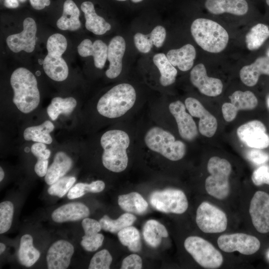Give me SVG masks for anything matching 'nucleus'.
<instances>
[{
    "label": "nucleus",
    "instance_id": "obj_1",
    "mask_svg": "<svg viewBox=\"0 0 269 269\" xmlns=\"http://www.w3.org/2000/svg\"><path fill=\"white\" fill-rule=\"evenodd\" d=\"M100 143L104 150L102 160L104 167L114 172L124 171L129 160L127 149L130 139L128 134L120 130L108 131L101 136Z\"/></svg>",
    "mask_w": 269,
    "mask_h": 269
},
{
    "label": "nucleus",
    "instance_id": "obj_2",
    "mask_svg": "<svg viewBox=\"0 0 269 269\" xmlns=\"http://www.w3.org/2000/svg\"><path fill=\"white\" fill-rule=\"evenodd\" d=\"M14 95L13 102L22 113L28 114L35 110L40 102V93L35 76L28 69L19 67L10 77Z\"/></svg>",
    "mask_w": 269,
    "mask_h": 269
},
{
    "label": "nucleus",
    "instance_id": "obj_3",
    "mask_svg": "<svg viewBox=\"0 0 269 269\" xmlns=\"http://www.w3.org/2000/svg\"><path fill=\"white\" fill-rule=\"evenodd\" d=\"M136 97L133 86L121 83L113 87L100 98L97 109L104 117L117 118L125 115L133 107Z\"/></svg>",
    "mask_w": 269,
    "mask_h": 269
},
{
    "label": "nucleus",
    "instance_id": "obj_4",
    "mask_svg": "<svg viewBox=\"0 0 269 269\" xmlns=\"http://www.w3.org/2000/svg\"><path fill=\"white\" fill-rule=\"evenodd\" d=\"M192 35L203 50L211 53H219L227 46L229 35L226 30L212 20L199 18L191 26Z\"/></svg>",
    "mask_w": 269,
    "mask_h": 269
},
{
    "label": "nucleus",
    "instance_id": "obj_5",
    "mask_svg": "<svg viewBox=\"0 0 269 269\" xmlns=\"http://www.w3.org/2000/svg\"><path fill=\"white\" fill-rule=\"evenodd\" d=\"M144 141L150 150L172 161L182 159L186 153L184 142L176 140L172 134L159 127L150 129L145 135Z\"/></svg>",
    "mask_w": 269,
    "mask_h": 269
},
{
    "label": "nucleus",
    "instance_id": "obj_6",
    "mask_svg": "<svg viewBox=\"0 0 269 269\" xmlns=\"http://www.w3.org/2000/svg\"><path fill=\"white\" fill-rule=\"evenodd\" d=\"M207 170L210 175L205 180L207 192L218 199L226 198L230 191L229 180L232 171L230 163L224 158L213 156L208 162Z\"/></svg>",
    "mask_w": 269,
    "mask_h": 269
},
{
    "label": "nucleus",
    "instance_id": "obj_7",
    "mask_svg": "<svg viewBox=\"0 0 269 269\" xmlns=\"http://www.w3.org/2000/svg\"><path fill=\"white\" fill-rule=\"evenodd\" d=\"M184 246L194 260L204 268L217 269L223 263L221 253L211 243L200 237L187 238Z\"/></svg>",
    "mask_w": 269,
    "mask_h": 269
},
{
    "label": "nucleus",
    "instance_id": "obj_8",
    "mask_svg": "<svg viewBox=\"0 0 269 269\" xmlns=\"http://www.w3.org/2000/svg\"><path fill=\"white\" fill-rule=\"evenodd\" d=\"M149 200L154 209L165 213L181 214L188 207L187 199L183 191L174 188L154 191L149 195Z\"/></svg>",
    "mask_w": 269,
    "mask_h": 269
},
{
    "label": "nucleus",
    "instance_id": "obj_9",
    "mask_svg": "<svg viewBox=\"0 0 269 269\" xmlns=\"http://www.w3.org/2000/svg\"><path fill=\"white\" fill-rule=\"evenodd\" d=\"M196 222L199 228L206 233L224 232L227 227V217L225 213L207 202L198 206Z\"/></svg>",
    "mask_w": 269,
    "mask_h": 269
},
{
    "label": "nucleus",
    "instance_id": "obj_10",
    "mask_svg": "<svg viewBox=\"0 0 269 269\" xmlns=\"http://www.w3.org/2000/svg\"><path fill=\"white\" fill-rule=\"evenodd\" d=\"M219 248L227 253L238 251L242 254L250 255L257 252L260 248V242L255 236L234 233L220 236L217 240Z\"/></svg>",
    "mask_w": 269,
    "mask_h": 269
},
{
    "label": "nucleus",
    "instance_id": "obj_11",
    "mask_svg": "<svg viewBox=\"0 0 269 269\" xmlns=\"http://www.w3.org/2000/svg\"><path fill=\"white\" fill-rule=\"evenodd\" d=\"M239 139L251 148L264 149L269 146V135L265 125L253 120L240 126L237 131Z\"/></svg>",
    "mask_w": 269,
    "mask_h": 269
},
{
    "label": "nucleus",
    "instance_id": "obj_12",
    "mask_svg": "<svg viewBox=\"0 0 269 269\" xmlns=\"http://www.w3.org/2000/svg\"><path fill=\"white\" fill-rule=\"evenodd\" d=\"M23 29L18 33L9 35L6 40L9 48L13 52L24 51L32 52L36 44L37 26L31 17L26 18L23 22Z\"/></svg>",
    "mask_w": 269,
    "mask_h": 269
},
{
    "label": "nucleus",
    "instance_id": "obj_13",
    "mask_svg": "<svg viewBox=\"0 0 269 269\" xmlns=\"http://www.w3.org/2000/svg\"><path fill=\"white\" fill-rule=\"evenodd\" d=\"M249 213L253 224L259 232H269V194L257 191L251 200Z\"/></svg>",
    "mask_w": 269,
    "mask_h": 269
},
{
    "label": "nucleus",
    "instance_id": "obj_14",
    "mask_svg": "<svg viewBox=\"0 0 269 269\" xmlns=\"http://www.w3.org/2000/svg\"><path fill=\"white\" fill-rule=\"evenodd\" d=\"M185 105L192 117L200 118L198 125L200 133L208 137H212L218 127L216 118L206 110L202 104L195 98H186Z\"/></svg>",
    "mask_w": 269,
    "mask_h": 269
},
{
    "label": "nucleus",
    "instance_id": "obj_15",
    "mask_svg": "<svg viewBox=\"0 0 269 269\" xmlns=\"http://www.w3.org/2000/svg\"><path fill=\"white\" fill-rule=\"evenodd\" d=\"M190 79L199 92L206 96L216 97L222 92L223 85L222 81L219 79L208 77L206 68L202 63L193 68L190 72Z\"/></svg>",
    "mask_w": 269,
    "mask_h": 269
},
{
    "label": "nucleus",
    "instance_id": "obj_16",
    "mask_svg": "<svg viewBox=\"0 0 269 269\" xmlns=\"http://www.w3.org/2000/svg\"><path fill=\"white\" fill-rule=\"evenodd\" d=\"M169 110L174 117L182 138L191 141L198 135V130L192 116L186 112L185 105L180 101L177 100L171 103Z\"/></svg>",
    "mask_w": 269,
    "mask_h": 269
},
{
    "label": "nucleus",
    "instance_id": "obj_17",
    "mask_svg": "<svg viewBox=\"0 0 269 269\" xmlns=\"http://www.w3.org/2000/svg\"><path fill=\"white\" fill-rule=\"evenodd\" d=\"M74 252L73 246L68 241L60 240L54 242L47 253L48 269H67L70 265Z\"/></svg>",
    "mask_w": 269,
    "mask_h": 269
},
{
    "label": "nucleus",
    "instance_id": "obj_18",
    "mask_svg": "<svg viewBox=\"0 0 269 269\" xmlns=\"http://www.w3.org/2000/svg\"><path fill=\"white\" fill-rule=\"evenodd\" d=\"M126 41L119 35L114 37L108 46L107 59L109 67L106 71V76L110 79L117 77L122 70V59L126 50Z\"/></svg>",
    "mask_w": 269,
    "mask_h": 269
},
{
    "label": "nucleus",
    "instance_id": "obj_19",
    "mask_svg": "<svg viewBox=\"0 0 269 269\" xmlns=\"http://www.w3.org/2000/svg\"><path fill=\"white\" fill-rule=\"evenodd\" d=\"M78 52L82 57L93 56L95 67L102 69L107 59L108 46L101 40L94 43L89 39H84L77 47Z\"/></svg>",
    "mask_w": 269,
    "mask_h": 269
},
{
    "label": "nucleus",
    "instance_id": "obj_20",
    "mask_svg": "<svg viewBox=\"0 0 269 269\" xmlns=\"http://www.w3.org/2000/svg\"><path fill=\"white\" fill-rule=\"evenodd\" d=\"M90 210L85 204L73 202L64 204L55 209L52 213V220L57 223L75 221L88 217Z\"/></svg>",
    "mask_w": 269,
    "mask_h": 269
},
{
    "label": "nucleus",
    "instance_id": "obj_21",
    "mask_svg": "<svg viewBox=\"0 0 269 269\" xmlns=\"http://www.w3.org/2000/svg\"><path fill=\"white\" fill-rule=\"evenodd\" d=\"M205 6L207 10L214 14L229 13L243 15L248 11V4L245 0H206Z\"/></svg>",
    "mask_w": 269,
    "mask_h": 269
},
{
    "label": "nucleus",
    "instance_id": "obj_22",
    "mask_svg": "<svg viewBox=\"0 0 269 269\" xmlns=\"http://www.w3.org/2000/svg\"><path fill=\"white\" fill-rule=\"evenodd\" d=\"M261 75L269 76V58L267 56L258 57L251 64L243 67L240 71L241 80L249 87L256 85Z\"/></svg>",
    "mask_w": 269,
    "mask_h": 269
},
{
    "label": "nucleus",
    "instance_id": "obj_23",
    "mask_svg": "<svg viewBox=\"0 0 269 269\" xmlns=\"http://www.w3.org/2000/svg\"><path fill=\"white\" fill-rule=\"evenodd\" d=\"M81 9L84 13L85 27L87 30L95 34L102 35L111 29V24L96 13L94 4L91 1L82 2Z\"/></svg>",
    "mask_w": 269,
    "mask_h": 269
},
{
    "label": "nucleus",
    "instance_id": "obj_24",
    "mask_svg": "<svg viewBox=\"0 0 269 269\" xmlns=\"http://www.w3.org/2000/svg\"><path fill=\"white\" fill-rule=\"evenodd\" d=\"M166 56L174 67L177 66L182 71H186L193 65L196 50L192 45L187 44L179 49L170 50Z\"/></svg>",
    "mask_w": 269,
    "mask_h": 269
},
{
    "label": "nucleus",
    "instance_id": "obj_25",
    "mask_svg": "<svg viewBox=\"0 0 269 269\" xmlns=\"http://www.w3.org/2000/svg\"><path fill=\"white\" fill-rule=\"evenodd\" d=\"M72 164V160L66 153L63 151L57 152L45 175L46 183L51 185L63 177L71 169Z\"/></svg>",
    "mask_w": 269,
    "mask_h": 269
},
{
    "label": "nucleus",
    "instance_id": "obj_26",
    "mask_svg": "<svg viewBox=\"0 0 269 269\" xmlns=\"http://www.w3.org/2000/svg\"><path fill=\"white\" fill-rule=\"evenodd\" d=\"M80 14L79 9L73 0H65L62 15L57 21V26L63 30L75 31L79 29L81 26Z\"/></svg>",
    "mask_w": 269,
    "mask_h": 269
},
{
    "label": "nucleus",
    "instance_id": "obj_27",
    "mask_svg": "<svg viewBox=\"0 0 269 269\" xmlns=\"http://www.w3.org/2000/svg\"><path fill=\"white\" fill-rule=\"evenodd\" d=\"M142 235L148 246L156 248L161 244L163 238L168 236V233L163 224L155 220L150 219L144 224Z\"/></svg>",
    "mask_w": 269,
    "mask_h": 269
},
{
    "label": "nucleus",
    "instance_id": "obj_28",
    "mask_svg": "<svg viewBox=\"0 0 269 269\" xmlns=\"http://www.w3.org/2000/svg\"><path fill=\"white\" fill-rule=\"evenodd\" d=\"M118 202L123 210L138 215L144 214L148 206L146 200L136 192L120 195L118 197Z\"/></svg>",
    "mask_w": 269,
    "mask_h": 269
},
{
    "label": "nucleus",
    "instance_id": "obj_29",
    "mask_svg": "<svg viewBox=\"0 0 269 269\" xmlns=\"http://www.w3.org/2000/svg\"><path fill=\"white\" fill-rule=\"evenodd\" d=\"M17 256L19 262L26 267L32 266L39 259L40 252L33 247L30 235L25 234L21 237Z\"/></svg>",
    "mask_w": 269,
    "mask_h": 269
},
{
    "label": "nucleus",
    "instance_id": "obj_30",
    "mask_svg": "<svg viewBox=\"0 0 269 269\" xmlns=\"http://www.w3.org/2000/svg\"><path fill=\"white\" fill-rule=\"evenodd\" d=\"M153 62L160 74L159 81L163 86L173 84L176 80L177 71L163 53H157L153 57Z\"/></svg>",
    "mask_w": 269,
    "mask_h": 269
},
{
    "label": "nucleus",
    "instance_id": "obj_31",
    "mask_svg": "<svg viewBox=\"0 0 269 269\" xmlns=\"http://www.w3.org/2000/svg\"><path fill=\"white\" fill-rule=\"evenodd\" d=\"M54 129L53 123L46 121L40 125L26 128L23 133V137L27 141L50 144L52 142V138L50 133Z\"/></svg>",
    "mask_w": 269,
    "mask_h": 269
},
{
    "label": "nucleus",
    "instance_id": "obj_32",
    "mask_svg": "<svg viewBox=\"0 0 269 269\" xmlns=\"http://www.w3.org/2000/svg\"><path fill=\"white\" fill-rule=\"evenodd\" d=\"M136 220V217L134 215L127 212L122 214L116 220L104 215L99 220V222L104 230L112 233H118L122 229L132 226Z\"/></svg>",
    "mask_w": 269,
    "mask_h": 269
},
{
    "label": "nucleus",
    "instance_id": "obj_33",
    "mask_svg": "<svg viewBox=\"0 0 269 269\" xmlns=\"http://www.w3.org/2000/svg\"><path fill=\"white\" fill-rule=\"evenodd\" d=\"M77 105L76 100L73 97L62 98L55 97L47 108V113L50 119L54 121L60 114L69 115Z\"/></svg>",
    "mask_w": 269,
    "mask_h": 269
},
{
    "label": "nucleus",
    "instance_id": "obj_34",
    "mask_svg": "<svg viewBox=\"0 0 269 269\" xmlns=\"http://www.w3.org/2000/svg\"><path fill=\"white\" fill-rule=\"evenodd\" d=\"M269 37V27L264 24L258 23L253 26L246 35L247 47L250 50H257Z\"/></svg>",
    "mask_w": 269,
    "mask_h": 269
},
{
    "label": "nucleus",
    "instance_id": "obj_35",
    "mask_svg": "<svg viewBox=\"0 0 269 269\" xmlns=\"http://www.w3.org/2000/svg\"><path fill=\"white\" fill-rule=\"evenodd\" d=\"M121 244L133 252H139L141 249V237L139 231L134 226L126 227L118 233Z\"/></svg>",
    "mask_w": 269,
    "mask_h": 269
},
{
    "label": "nucleus",
    "instance_id": "obj_36",
    "mask_svg": "<svg viewBox=\"0 0 269 269\" xmlns=\"http://www.w3.org/2000/svg\"><path fill=\"white\" fill-rule=\"evenodd\" d=\"M229 98L238 111L253 110L258 104L256 96L250 91H236L229 96Z\"/></svg>",
    "mask_w": 269,
    "mask_h": 269
},
{
    "label": "nucleus",
    "instance_id": "obj_37",
    "mask_svg": "<svg viewBox=\"0 0 269 269\" xmlns=\"http://www.w3.org/2000/svg\"><path fill=\"white\" fill-rule=\"evenodd\" d=\"M14 207L12 202L6 201L0 204V233L7 232L12 224Z\"/></svg>",
    "mask_w": 269,
    "mask_h": 269
},
{
    "label": "nucleus",
    "instance_id": "obj_38",
    "mask_svg": "<svg viewBox=\"0 0 269 269\" xmlns=\"http://www.w3.org/2000/svg\"><path fill=\"white\" fill-rule=\"evenodd\" d=\"M75 181L76 178L73 176L62 177L50 185L48 193L61 198L69 191Z\"/></svg>",
    "mask_w": 269,
    "mask_h": 269
},
{
    "label": "nucleus",
    "instance_id": "obj_39",
    "mask_svg": "<svg viewBox=\"0 0 269 269\" xmlns=\"http://www.w3.org/2000/svg\"><path fill=\"white\" fill-rule=\"evenodd\" d=\"M112 262V257L106 249L96 253L92 257L89 266V269H109Z\"/></svg>",
    "mask_w": 269,
    "mask_h": 269
},
{
    "label": "nucleus",
    "instance_id": "obj_40",
    "mask_svg": "<svg viewBox=\"0 0 269 269\" xmlns=\"http://www.w3.org/2000/svg\"><path fill=\"white\" fill-rule=\"evenodd\" d=\"M104 239L103 235L99 233L84 235L82 238L81 245L87 251L94 252L102 245Z\"/></svg>",
    "mask_w": 269,
    "mask_h": 269
},
{
    "label": "nucleus",
    "instance_id": "obj_41",
    "mask_svg": "<svg viewBox=\"0 0 269 269\" xmlns=\"http://www.w3.org/2000/svg\"><path fill=\"white\" fill-rule=\"evenodd\" d=\"M134 40L137 49L143 53L149 52L153 45L149 34L145 35L137 32L134 35Z\"/></svg>",
    "mask_w": 269,
    "mask_h": 269
},
{
    "label": "nucleus",
    "instance_id": "obj_42",
    "mask_svg": "<svg viewBox=\"0 0 269 269\" xmlns=\"http://www.w3.org/2000/svg\"><path fill=\"white\" fill-rule=\"evenodd\" d=\"M251 178L256 186L269 185V166L262 165L257 168L253 172Z\"/></svg>",
    "mask_w": 269,
    "mask_h": 269
},
{
    "label": "nucleus",
    "instance_id": "obj_43",
    "mask_svg": "<svg viewBox=\"0 0 269 269\" xmlns=\"http://www.w3.org/2000/svg\"><path fill=\"white\" fill-rule=\"evenodd\" d=\"M247 159L256 165L264 164L269 160V154L262 149L252 148L246 153Z\"/></svg>",
    "mask_w": 269,
    "mask_h": 269
},
{
    "label": "nucleus",
    "instance_id": "obj_44",
    "mask_svg": "<svg viewBox=\"0 0 269 269\" xmlns=\"http://www.w3.org/2000/svg\"><path fill=\"white\" fill-rule=\"evenodd\" d=\"M153 44L157 48H159L163 45L166 38V30L164 27L157 25L155 27L149 34Z\"/></svg>",
    "mask_w": 269,
    "mask_h": 269
},
{
    "label": "nucleus",
    "instance_id": "obj_45",
    "mask_svg": "<svg viewBox=\"0 0 269 269\" xmlns=\"http://www.w3.org/2000/svg\"><path fill=\"white\" fill-rule=\"evenodd\" d=\"M142 267L141 257L136 254H131L126 257L123 261L122 269H140Z\"/></svg>",
    "mask_w": 269,
    "mask_h": 269
},
{
    "label": "nucleus",
    "instance_id": "obj_46",
    "mask_svg": "<svg viewBox=\"0 0 269 269\" xmlns=\"http://www.w3.org/2000/svg\"><path fill=\"white\" fill-rule=\"evenodd\" d=\"M82 226L84 229L85 235H90L98 233L102 229L99 221L89 218L88 217L83 219Z\"/></svg>",
    "mask_w": 269,
    "mask_h": 269
},
{
    "label": "nucleus",
    "instance_id": "obj_47",
    "mask_svg": "<svg viewBox=\"0 0 269 269\" xmlns=\"http://www.w3.org/2000/svg\"><path fill=\"white\" fill-rule=\"evenodd\" d=\"M31 151L37 159H48L51 153L50 150L46 149L45 143L42 142H36L33 144L31 147Z\"/></svg>",
    "mask_w": 269,
    "mask_h": 269
},
{
    "label": "nucleus",
    "instance_id": "obj_48",
    "mask_svg": "<svg viewBox=\"0 0 269 269\" xmlns=\"http://www.w3.org/2000/svg\"><path fill=\"white\" fill-rule=\"evenodd\" d=\"M238 111L231 103H225L222 106V112L226 122H231L236 117Z\"/></svg>",
    "mask_w": 269,
    "mask_h": 269
},
{
    "label": "nucleus",
    "instance_id": "obj_49",
    "mask_svg": "<svg viewBox=\"0 0 269 269\" xmlns=\"http://www.w3.org/2000/svg\"><path fill=\"white\" fill-rule=\"evenodd\" d=\"M86 193L85 183H78L70 188L67 197L69 199H74L84 196Z\"/></svg>",
    "mask_w": 269,
    "mask_h": 269
},
{
    "label": "nucleus",
    "instance_id": "obj_50",
    "mask_svg": "<svg viewBox=\"0 0 269 269\" xmlns=\"http://www.w3.org/2000/svg\"><path fill=\"white\" fill-rule=\"evenodd\" d=\"M105 187V184L102 180L93 181L90 184L85 183V189L86 192H100L104 189Z\"/></svg>",
    "mask_w": 269,
    "mask_h": 269
},
{
    "label": "nucleus",
    "instance_id": "obj_51",
    "mask_svg": "<svg viewBox=\"0 0 269 269\" xmlns=\"http://www.w3.org/2000/svg\"><path fill=\"white\" fill-rule=\"evenodd\" d=\"M48 159H37L34 166V171L39 177H43L46 175L48 169Z\"/></svg>",
    "mask_w": 269,
    "mask_h": 269
},
{
    "label": "nucleus",
    "instance_id": "obj_52",
    "mask_svg": "<svg viewBox=\"0 0 269 269\" xmlns=\"http://www.w3.org/2000/svg\"><path fill=\"white\" fill-rule=\"evenodd\" d=\"M32 7L36 10H41L50 5L49 0H29Z\"/></svg>",
    "mask_w": 269,
    "mask_h": 269
},
{
    "label": "nucleus",
    "instance_id": "obj_53",
    "mask_svg": "<svg viewBox=\"0 0 269 269\" xmlns=\"http://www.w3.org/2000/svg\"><path fill=\"white\" fill-rule=\"evenodd\" d=\"M4 4L7 8H15L18 6V0H4Z\"/></svg>",
    "mask_w": 269,
    "mask_h": 269
},
{
    "label": "nucleus",
    "instance_id": "obj_54",
    "mask_svg": "<svg viewBox=\"0 0 269 269\" xmlns=\"http://www.w3.org/2000/svg\"><path fill=\"white\" fill-rule=\"evenodd\" d=\"M5 245L2 243H0V253L1 254L5 250Z\"/></svg>",
    "mask_w": 269,
    "mask_h": 269
},
{
    "label": "nucleus",
    "instance_id": "obj_55",
    "mask_svg": "<svg viewBox=\"0 0 269 269\" xmlns=\"http://www.w3.org/2000/svg\"><path fill=\"white\" fill-rule=\"evenodd\" d=\"M4 176V173L2 167H0V181H1L3 179Z\"/></svg>",
    "mask_w": 269,
    "mask_h": 269
},
{
    "label": "nucleus",
    "instance_id": "obj_56",
    "mask_svg": "<svg viewBox=\"0 0 269 269\" xmlns=\"http://www.w3.org/2000/svg\"><path fill=\"white\" fill-rule=\"evenodd\" d=\"M38 63H39L40 65H43V63H44V59L39 58V59L38 60Z\"/></svg>",
    "mask_w": 269,
    "mask_h": 269
},
{
    "label": "nucleus",
    "instance_id": "obj_57",
    "mask_svg": "<svg viewBox=\"0 0 269 269\" xmlns=\"http://www.w3.org/2000/svg\"><path fill=\"white\" fill-rule=\"evenodd\" d=\"M142 0H131V1L132 2H134V3L139 2H140Z\"/></svg>",
    "mask_w": 269,
    "mask_h": 269
},
{
    "label": "nucleus",
    "instance_id": "obj_58",
    "mask_svg": "<svg viewBox=\"0 0 269 269\" xmlns=\"http://www.w3.org/2000/svg\"><path fill=\"white\" fill-rule=\"evenodd\" d=\"M266 55L269 58V48L267 49L266 51Z\"/></svg>",
    "mask_w": 269,
    "mask_h": 269
},
{
    "label": "nucleus",
    "instance_id": "obj_59",
    "mask_svg": "<svg viewBox=\"0 0 269 269\" xmlns=\"http://www.w3.org/2000/svg\"><path fill=\"white\" fill-rule=\"evenodd\" d=\"M267 105L268 107L269 108V96L268 97L267 99Z\"/></svg>",
    "mask_w": 269,
    "mask_h": 269
},
{
    "label": "nucleus",
    "instance_id": "obj_60",
    "mask_svg": "<svg viewBox=\"0 0 269 269\" xmlns=\"http://www.w3.org/2000/svg\"><path fill=\"white\" fill-rule=\"evenodd\" d=\"M18 1L24 2L26 1V0H18Z\"/></svg>",
    "mask_w": 269,
    "mask_h": 269
},
{
    "label": "nucleus",
    "instance_id": "obj_61",
    "mask_svg": "<svg viewBox=\"0 0 269 269\" xmlns=\"http://www.w3.org/2000/svg\"><path fill=\"white\" fill-rule=\"evenodd\" d=\"M36 74L37 75H39V74H40V71H37L36 73Z\"/></svg>",
    "mask_w": 269,
    "mask_h": 269
},
{
    "label": "nucleus",
    "instance_id": "obj_62",
    "mask_svg": "<svg viewBox=\"0 0 269 269\" xmlns=\"http://www.w3.org/2000/svg\"><path fill=\"white\" fill-rule=\"evenodd\" d=\"M266 2L267 4L269 6V0H266Z\"/></svg>",
    "mask_w": 269,
    "mask_h": 269
},
{
    "label": "nucleus",
    "instance_id": "obj_63",
    "mask_svg": "<svg viewBox=\"0 0 269 269\" xmlns=\"http://www.w3.org/2000/svg\"><path fill=\"white\" fill-rule=\"evenodd\" d=\"M116 0L120 1H125L126 0Z\"/></svg>",
    "mask_w": 269,
    "mask_h": 269
},
{
    "label": "nucleus",
    "instance_id": "obj_64",
    "mask_svg": "<svg viewBox=\"0 0 269 269\" xmlns=\"http://www.w3.org/2000/svg\"><path fill=\"white\" fill-rule=\"evenodd\" d=\"M268 257L269 258V252L268 253Z\"/></svg>",
    "mask_w": 269,
    "mask_h": 269
}]
</instances>
